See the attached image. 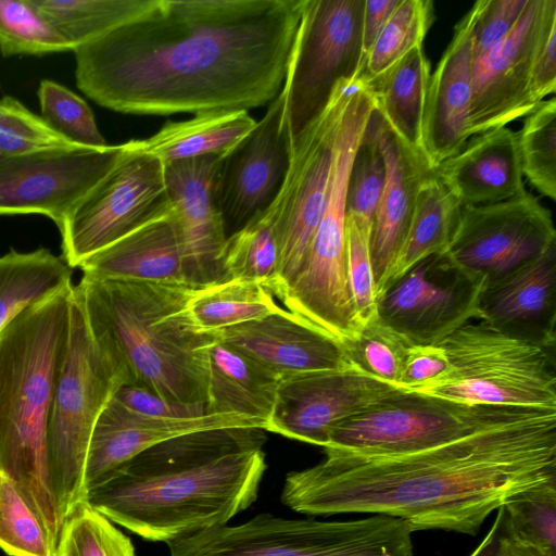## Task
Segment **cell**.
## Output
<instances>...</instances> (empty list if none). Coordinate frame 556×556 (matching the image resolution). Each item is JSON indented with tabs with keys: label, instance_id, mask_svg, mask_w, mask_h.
I'll return each mask as SVG.
<instances>
[{
	"label": "cell",
	"instance_id": "cell-1",
	"mask_svg": "<svg viewBox=\"0 0 556 556\" xmlns=\"http://www.w3.org/2000/svg\"><path fill=\"white\" fill-rule=\"evenodd\" d=\"M305 0H160L74 50L76 85L140 115L245 110L281 92Z\"/></svg>",
	"mask_w": 556,
	"mask_h": 556
},
{
	"label": "cell",
	"instance_id": "cell-2",
	"mask_svg": "<svg viewBox=\"0 0 556 556\" xmlns=\"http://www.w3.org/2000/svg\"><path fill=\"white\" fill-rule=\"evenodd\" d=\"M326 458L286 476L281 502L313 516L384 515L410 530L476 534L519 491L556 478V410L501 406L447 443L403 455Z\"/></svg>",
	"mask_w": 556,
	"mask_h": 556
},
{
	"label": "cell",
	"instance_id": "cell-3",
	"mask_svg": "<svg viewBox=\"0 0 556 556\" xmlns=\"http://www.w3.org/2000/svg\"><path fill=\"white\" fill-rule=\"evenodd\" d=\"M266 431L229 427L160 442L90 486L84 502L146 541L225 526L257 498Z\"/></svg>",
	"mask_w": 556,
	"mask_h": 556
},
{
	"label": "cell",
	"instance_id": "cell-4",
	"mask_svg": "<svg viewBox=\"0 0 556 556\" xmlns=\"http://www.w3.org/2000/svg\"><path fill=\"white\" fill-rule=\"evenodd\" d=\"M74 285L0 331V476L39 518L55 549L63 520L48 467V428L70 331Z\"/></svg>",
	"mask_w": 556,
	"mask_h": 556
},
{
	"label": "cell",
	"instance_id": "cell-5",
	"mask_svg": "<svg viewBox=\"0 0 556 556\" xmlns=\"http://www.w3.org/2000/svg\"><path fill=\"white\" fill-rule=\"evenodd\" d=\"M75 289L91 326L123 364L128 384L205 406V349L215 336L199 331L188 313L197 288L83 276Z\"/></svg>",
	"mask_w": 556,
	"mask_h": 556
},
{
	"label": "cell",
	"instance_id": "cell-6",
	"mask_svg": "<svg viewBox=\"0 0 556 556\" xmlns=\"http://www.w3.org/2000/svg\"><path fill=\"white\" fill-rule=\"evenodd\" d=\"M128 383L123 364L91 326L74 286L68 345L48 428L50 484L63 522L85 498V464L96 422Z\"/></svg>",
	"mask_w": 556,
	"mask_h": 556
},
{
	"label": "cell",
	"instance_id": "cell-7",
	"mask_svg": "<svg viewBox=\"0 0 556 556\" xmlns=\"http://www.w3.org/2000/svg\"><path fill=\"white\" fill-rule=\"evenodd\" d=\"M375 103L366 92L345 103L336 135L324 213L305 261L279 300L298 315L343 344L355 340L359 321L349 285L345 195L353 159Z\"/></svg>",
	"mask_w": 556,
	"mask_h": 556
},
{
	"label": "cell",
	"instance_id": "cell-8",
	"mask_svg": "<svg viewBox=\"0 0 556 556\" xmlns=\"http://www.w3.org/2000/svg\"><path fill=\"white\" fill-rule=\"evenodd\" d=\"M448 368L413 392L481 406L556 410L555 348L503 332L479 320L440 343Z\"/></svg>",
	"mask_w": 556,
	"mask_h": 556
},
{
	"label": "cell",
	"instance_id": "cell-9",
	"mask_svg": "<svg viewBox=\"0 0 556 556\" xmlns=\"http://www.w3.org/2000/svg\"><path fill=\"white\" fill-rule=\"evenodd\" d=\"M409 526L372 515L346 521L262 513L168 542L169 556H414Z\"/></svg>",
	"mask_w": 556,
	"mask_h": 556
},
{
	"label": "cell",
	"instance_id": "cell-10",
	"mask_svg": "<svg viewBox=\"0 0 556 556\" xmlns=\"http://www.w3.org/2000/svg\"><path fill=\"white\" fill-rule=\"evenodd\" d=\"M365 0H305L281 89L291 147L365 66Z\"/></svg>",
	"mask_w": 556,
	"mask_h": 556
},
{
	"label": "cell",
	"instance_id": "cell-11",
	"mask_svg": "<svg viewBox=\"0 0 556 556\" xmlns=\"http://www.w3.org/2000/svg\"><path fill=\"white\" fill-rule=\"evenodd\" d=\"M86 194L59 227L63 260L72 268L148 222L172 212L164 164L134 151Z\"/></svg>",
	"mask_w": 556,
	"mask_h": 556
},
{
	"label": "cell",
	"instance_id": "cell-12",
	"mask_svg": "<svg viewBox=\"0 0 556 556\" xmlns=\"http://www.w3.org/2000/svg\"><path fill=\"white\" fill-rule=\"evenodd\" d=\"M362 83L356 78L339 85L324 113L291 147L285 180L270 202L279 247L273 290L278 299L305 261L327 200L341 113Z\"/></svg>",
	"mask_w": 556,
	"mask_h": 556
},
{
	"label": "cell",
	"instance_id": "cell-13",
	"mask_svg": "<svg viewBox=\"0 0 556 556\" xmlns=\"http://www.w3.org/2000/svg\"><path fill=\"white\" fill-rule=\"evenodd\" d=\"M498 407L472 406L400 389L337 426L324 450L361 456L419 452L468 434Z\"/></svg>",
	"mask_w": 556,
	"mask_h": 556
},
{
	"label": "cell",
	"instance_id": "cell-14",
	"mask_svg": "<svg viewBox=\"0 0 556 556\" xmlns=\"http://www.w3.org/2000/svg\"><path fill=\"white\" fill-rule=\"evenodd\" d=\"M556 244L551 212L527 191L505 201L464 205L446 252L467 276L498 279Z\"/></svg>",
	"mask_w": 556,
	"mask_h": 556
},
{
	"label": "cell",
	"instance_id": "cell-15",
	"mask_svg": "<svg viewBox=\"0 0 556 556\" xmlns=\"http://www.w3.org/2000/svg\"><path fill=\"white\" fill-rule=\"evenodd\" d=\"M485 281L456 268L446 255H431L378 299L377 319L408 345H438L472 319L480 320Z\"/></svg>",
	"mask_w": 556,
	"mask_h": 556
},
{
	"label": "cell",
	"instance_id": "cell-16",
	"mask_svg": "<svg viewBox=\"0 0 556 556\" xmlns=\"http://www.w3.org/2000/svg\"><path fill=\"white\" fill-rule=\"evenodd\" d=\"M126 144L59 147L0 157V215L40 214L58 228L122 160Z\"/></svg>",
	"mask_w": 556,
	"mask_h": 556
},
{
	"label": "cell",
	"instance_id": "cell-17",
	"mask_svg": "<svg viewBox=\"0 0 556 556\" xmlns=\"http://www.w3.org/2000/svg\"><path fill=\"white\" fill-rule=\"evenodd\" d=\"M556 18L555 0H529L513 30L472 68L469 135L476 136L532 113L531 71L539 42Z\"/></svg>",
	"mask_w": 556,
	"mask_h": 556
},
{
	"label": "cell",
	"instance_id": "cell-18",
	"mask_svg": "<svg viewBox=\"0 0 556 556\" xmlns=\"http://www.w3.org/2000/svg\"><path fill=\"white\" fill-rule=\"evenodd\" d=\"M399 391L356 365L283 377L266 431L325 447L337 426Z\"/></svg>",
	"mask_w": 556,
	"mask_h": 556
},
{
	"label": "cell",
	"instance_id": "cell-19",
	"mask_svg": "<svg viewBox=\"0 0 556 556\" xmlns=\"http://www.w3.org/2000/svg\"><path fill=\"white\" fill-rule=\"evenodd\" d=\"M291 155L280 92L252 131L220 154L214 176V197L228 235L263 211L279 191ZM230 233V235H231Z\"/></svg>",
	"mask_w": 556,
	"mask_h": 556
},
{
	"label": "cell",
	"instance_id": "cell-20",
	"mask_svg": "<svg viewBox=\"0 0 556 556\" xmlns=\"http://www.w3.org/2000/svg\"><path fill=\"white\" fill-rule=\"evenodd\" d=\"M218 159L211 154L164 164L166 191L193 288L227 280L222 265L227 233L214 197Z\"/></svg>",
	"mask_w": 556,
	"mask_h": 556
},
{
	"label": "cell",
	"instance_id": "cell-21",
	"mask_svg": "<svg viewBox=\"0 0 556 556\" xmlns=\"http://www.w3.org/2000/svg\"><path fill=\"white\" fill-rule=\"evenodd\" d=\"M213 333L282 378L355 365L345 344L282 307Z\"/></svg>",
	"mask_w": 556,
	"mask_h": 556
},
{
	"label": "cell",
	"instance_id": "cell-22",
	"mask_svg": "<svg viewBox=\"0 0 556 556\" xmlns=\"http://www.w3.org/2000/svg\"><path fill=\"white\" fill-rule=\"evenodd\" d=\"M481 319L514 337L555 348L556 244L503 277L484 283Z\"/></svg>",
	"mask_w": 556,
	"mask_h": 556
},
{
	"label": "cell",
	"instance_id": "cell-23",
	"mask_svg": "<svg viewBox=\"0 0 556 556\" xmlns=\"http://www.w3.org/2000/svg\"><path fill=\"white\" fill-rule=\"evenodd\" d=\"M475 10L457 23L454 36L430 75L424 118L427 162L435 169L456 154L470 138L469 112L473 58L471 31Z\"/></svg>",
	"mask_w": 556,
	"mask_h": 556
},
{
	"label": "cell",
	"instance_id": "cell-24",
	"mask_svg": "<svg viewBox=\"0 0 556 556\" xmlns=\"http://www.w3.org/2000/svg\"><path fill=\"white\" fill-rule=\"evenodd\" d=\"M229 427L264 429L262 422L239 415L150 417L134 413L112 399L90 438L85 464V493L117 466L160 442L194 431Z\"/></svg>",
	"mask_w": 556,
	"mask_h": 556
},
{
	"label": "cell",
	"instance_id": "cell-25",
	"mask_svg": "<svg viewBox=\"0 0 556 556\" xmlns=\"http://www.w3.org/2000/svg\"><path fill=\"white\" fill-rule=\"evenodd\" d=\"M378 137L386 163V182L372 219L370 261L376 300L405 239L424 179L433 172L410 150L376 111Z\"/></svg>",
	"mask_w": 556,
	"mask_h": 556
},
{
	"label": "cell",
	"instance_id": "cell-26",
	"mask_svg": "<svg viewBox=\"0 0 556 556\" xmlns=\"http://www.w3.org/2000/svg\"><path fill=\"white\" fill-rule=\"evenodd\" d=\"M434 174L462 206L496 203L526 191L517 132L507 127L476 135Z\"/></svg>",
	"mask_w": 556,
	"mask_h": 556
},
{
	"label": "cell",
	"instance_id": "cell-27",
	"mask_svg": "<svg viewBox=\"0 0 556 556\" xmlns=\"http://www.w3.org/2000/svg\"><path fill=\"white\" fill-rule=\"evenodd\" d=\"M79 268L85 277L93 279L190 286L172 212L148 222L91 255Z\"/></svg>",
	"mask_w": 556,
	"mask_h": 556
},
{
	"label": "cell",
	"instance_id": "cell-28",
	"mask_svg": "<svg viewBox=\"0 0 556 556\" xmlns=\"http://www.w3.org/2000/svg\"><path fill=\"white\" fill-rule=\"evenodd\" d=\"M205 375L206 415L249 417L266 431L281 376L216 338L205 349Z\"/></svg>",
	"mask_w": 556,
	"mask_h": 556
},
{
	"label": "cell",
	"instance_id": "cell-29",
	"mask_svg": "<svg viewBox=\"0 0 556 556\" xmlns=\"http://www.w3.org/2000/svg\"><path fill=\"white\" fill-rule=\"evenodd\" d=\"M255 125L256 121L245 110L205 111L186 121L168 122L147 139L128 142L134 151L167 164L224 154L244 139Z\"/></svg>",
	"mask_w": 556,
	"mask_h": 556
},
{
	"label": "cell",
	"instance_id": "cell-30",
	"mask_svg": "<svg viewBox=\"0 0 556 556\" xmlns=\"http://www.w3.org/2000/svg\"><path fill=\"white\" fill-rule=\"evenodd\" d=\"M430 75L424 48L417 46L368 85L375 109L386 124L410 150L425 159L424 118Z\"/></svg>",
	"mask_w": 556,
	"mask_h": 556
},
{
	"label": "cell",
	"instance_id": "cell-31",
	"mask_svg": "<svg viewBox=\"0 0 556 556\" xmlns=\"http://www.w3.org/2000/svg\"><path fill=\"white\" fill-rule=\"evenodd\" d=\"M460 210L462 205L435 176L434 170L424 179L408 230L389 269L380 295L422 260L446 252Z\"/></svg>",
	"mask_w": 556,
	"mask_h": 556
},
{
	"label": "cell",
	"instance_id": "cell-32",
	"mask_svg": "<svg viewBox=\"0 0 556 556\" xmlns=\"http://www.w3.org/2000/svg\"><path fill=\"white\" fill-rule=\"evenodd\" d=\"M73 268L50 250L0 255V331L27 307L73 286Z\"/></svg>",
	"mask_w": 556,
	"mask_h": 556
},
{
	"label": "cell",
	"instance_id": "cell-33",
	"mask_svg": "<svg viewBox=\"0 0 556 556\" xmlns=\"http://www.w3.org/2000/svg\"><path fill=\"white\" fill-rule=\"evenodd\" d=\"M187 308L199 331L214 332L264 318L281 307L262 285L228 279L194 289Z\"/></svg>",
	"mask_w": 556,
	"mask_h": 556
},
{
	"label": "cell",
	"instance_id": "cell-34",
	"mask_svg": "<svg viewBox=\"0 0 556 556\" xmlns=\"http://www.w3.org/2000/svg\"><path fill=\"white\" fill-rule=\"evenodd\" d=\"M159 1L33 0V3L75 50L138 18Z\"/></svg>",
	"mask_w": 556,
	"mask_h": 556
},
{
	"label": "cell",
	"instance_id": "cell-35",
	"mask_svg": "<svg viewBox=\"0 0 556 556\" xmlns=\"http://www.w3.org/2000/svg\"><path fill=\"white\" fill-rule=\"evenodd\" d=\"M279 247L270 203L227 237L222 265L226 279L257 282L271 292L276 283Z\"/></svg>",
	"mask_w": 556,
	"mask_h": 556
},
{
	"label": "cell",
	"instance_id": "cell-36",
	"mask_svg": "<svg viewBox=\"0 0 556 556\" xmlns=\"http://www.w3.org/2000/svg\"><path fill=\"white\" fill-rule=\"evenodd\" d=\"M433 21L430 0H401L368 51L359 75L372 84L414 47L422 46Z\"/></svg>",
	"mask_w": 556,
	"mask_h": 556
},
{
	"label": "cell",
	"instance_id": "cell-37",
	"mask_svg": "<svg viewBox=\"0 0 556 556\" xmlns=\"http://www.w3.org/2000/svg\"><path fill=\"white\" fill-rule=\"evenodd\" d=\"M74 51L33 0H0V53L46 55Z\"/></svg>",
	"mask_w": 556,
	"mask_h": 556
},
{
	"label": "cell",
	"instance_id": "cell-38",
	"mask_svg": "<svg viewBox=\"0 0 556 556\" xmlns=\"http://www.w3.org/2000/svg\"><path fill=\"white\" fill-rule=\"evenodd\" d=\"M501 509L510 536L556 554V478L517 492Z\"/></svg>",
	"mask_w": 556,
	"mask_h": 556
},
{
	"label": "cell",
	"instance_id": "cell-39",
	"mask_svg": "<svg viewBox=\"0 0 556 556\" xmlns=\"http://www.w3.org/2000/svg\"><path fill=\"white\" fill-rule=\"evenodd\" d=\"M518 137L523 176L543 195L556 199V100H544L526 116Z\"/></svg>",
	"mask_w": 556,
	"mask_h": 556
},
{
	"label": "cell",
	"instance_id": "cell-40",
	"mask_svg": "<svg viewBox=\"0 0 556 556\" xmlns=\"http://www.w3.org/2000/svg\"><path fill=\"white\" fill-rule=\"evenodd\" d=\"M54 556H136L130 539L85 502L64 520Z\"/></svg>",
	"mask_w": 556,
	"mask_h": 556
},
{
	"label": "cell",
	"instance_id": "cell-41",
	"mask_svg": "<svg viewBox=\"0 0 556 556\" xmlns=\"http://www.w3.org/2000/svg\"><path fill=\"white\" fill-rule=\"evenodd\" d=\"M37 94L41 117L72 143L88 148L108 146L83 98L50 79L40 81Z\"/></svg>",
	"mask_w": 556,
	"mask_h": 556
},
{
	"label": "cell",
	"instance_id": "cell-42",
	"mask_svg": "<svg viewBox=\"0 0 556 556\" xmlns=\"http://www.w3.org/2000/svg\"><path fill=\"white\" fill-rule=\"evenodd\" d=\"M384 182L386 163L374 110L350 169L345 195L346 213L372 223Z\"/></svg>",
	"mask_w": 556,
	"mask_h": 556
},
{
	"label": "cell",
	"instance_id": "cell-43",
	"mask_svg": "<svg viewBox=\"0 0 556 556\" xmlns=\"http://www.w3.org/2000/svg\"><path fill=\"white\" fill-rule=\"evenodd\" d=\"M0 548L10 556H54L43 525L13 484L0 476Z\"/></svg>",
	"mask_w": 556,
	"mask_h": 556
},
{
	"label": "cell",
	"instance_id": "cell-44",
	"mask_svg": "<svg viewBox=\"0 0 556 556\" xmlns=\"http://www.w3.org/2000/svg\"><path fill=\"white\" fill-rule=\"evenodd\" d=\"M345 346L356 366L374 377L399 387L410 345L386 328L377 316L364 324L357 338Z\"/></svg>",
	"mask_w": 556,
	"mask_h": 556
},
{
	"label": "cell",
	"instance_id": "cell-45",
	"mask_svg": "<svg viewBox=\"0 0 556 556\" xmlns=\"http://www.w3.org/2000/svg\"><path fill=\"white\" fill-rule=\"evenodd\" d=\"M372 223L348 214L345 218L348 277L353 304L362 325L376 316V293L370 261Z\"/></svg>",
	"mask_w": 556,
	"mask_h": 556
},
{
	"label": "cell",
	"instance_id": "cell-46",
	"mask_svg": "<svg viewBox=\"0 0 556 556\" xmlns=\"http://www.w3.org/2000/svg\"><path fill=\"white\" fill-rule=\"evenodd\" d=\"M5 113L0 121V156L18 155L72 143L41 116L25 108L13 97H3Z\"/></svg>",
	"mask_w": 556,
	"mask_h": 556
},
{
	"label": "cell",
	"instance_id": "cell-47",
	"mask_svg": "<svg viewBox=\"0 0 556 556\" xmlns=\"http://www.w3.org/2000/svg\"><path fill=\"white\" fill-rule=\"evenodd\" d=\"M529 0H479L472 8L473 62L496 47L515 27Z\"/></svg>",
	"mask_w": 556,
	"mask_h": 556
},
{
	"label": "cell",
	"instance_id": "cell-48",
	"mask_svg": "<svg viewBox=\"0 0 556 556\" xmlns=\"http://www.w3.org/2000/svg\"><path fill=\"white\" fill-rule=\"evenodd\" d=\"M112 399L134 413L150 417L193 418L206 415L204 405H184L168 401L157 393L136 384L122 386Z\"/></svg>",
	"mask_w": 556,
	"mask_h": 556
},
{
	"label": "cell",
	"instance_id": "cell-49",
	"mask_svg": "<svg viewBox=\"0 0 556 556\" xmlns=\"http://www.w3.org/2000/svg\"><path fill=\"white\" fill-rule=\"evenodd\" d=\"M447 368V356L440 344L410 345L397 388L404 391L413 390L440 378Z\"/></svg>",
	"mask_w": 556,
	"mask_h": 556
},
{
	"label": "cell",
	"instance_id": "cell-50",
	"mask_svg": "<svg viewBox=\"0 0 556 556\" xmlns=\"http://www.w3.org/2000/svg\"><path fill=\"white\" fill-rule=\"evenodd\" d=\"M556 88V18L546 27L536 48L532 71L531 92L538 103Z\"/></svg>",
	"mask_w": 556,
	"mask_h": 556
},
{
	"label": "cell",
	"instance_id": "cell-51",
	"mask_svg": "<svg viewBox=\"0 0 556 556\" xmlns=\"http://www.w3.org/2000/svg\"><path fill=\"white\" fill-rule=\"evenodd\" d=\"M401 0H365L362 41L367 55L382 27L399 5Z\"/></svg>",
	"mask_w": 556,
	"mask_h": 556
},
{
	"label": "cell",
	"instance_id": "cell-52",
	"mask_svg": "<svg viewBox=\"0 0 556 556\" xmlns=\"http://www.w3.org/2000/svg\"><path fill=\"white\" fill-rule=\"evenodd\" d=\"M497 556H556V554L543 551L510 536L505 530L503 518V531L498 543Z\"/></svg>",
	"mask_w": 556,
	"mask_h": 556
},
{
	"label": "cell",
	"instance_id": "cell-53",
	"mask_svg": "<svg viewBox=\"0 0 556 556\" xmlns=\"http://www.w3.org/2000/svg\"><path fill=\"white\" fill-rule=\"evenodd\" d=\"M497 510L498 514L490 531L470 556H497L498 543L503 531V513L501 508Z\"/></svg>",
	"mask_w": 556,
	"mask_h": 556
},
{
	"label": "cell",
	"instance_id": "cell-54",
	"mask_svg": "<svg viewBox=\"0 0 556 556\" xmlns=\"http://www.w3.org/2000/svg\"><path fill=\"white\" fill-rule=\"evenodd\" d=\"M4 113H5V101H4V98H2L0 100V121L3 117Z\"/></svg>",
	"mask_w": 556,
	"mask_h": 556
},
{
	"label": "cell",
	"instance_id": "cell-55",
	"mask_svg": "<svg viewBox=\"0 0 556 556\" xmlns=\"http://www.w3.org/2000/svg\"><path fill=\"white\" fill-rule=\"evenodd\" d=\"M1 157V156H0Z\"/></svg>",
	"mask_w": 556,
	"mask_h": 556
}]
</instances>
